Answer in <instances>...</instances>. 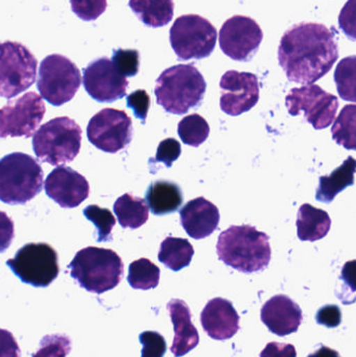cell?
<instances>
[{"mask_svg": "<svg viewBox=\"0 0 356 357\" xmlns=\"http://www.w3.org/2000/svg\"><path fill=\"white\" fill-rule=\"evenodd\" d=\"M338 58L334 33L320 23L293 25L278 48V60L288 79L303 85H311L327 75Z\"/></svg>", "mask_w": 356, "mask_h": 357, "instance_id": "cell-1", "label": "cell"}, {"mask_svg": "<svg viewBox=\"0 0 356 357\" xmlns=\"http://www.w3.org/2000/svg\"><path fill=\"white\" fill-rule=\"evenodd\" d=\"M217 253L226 266L238 272H259L271 261L270 237L248 225L231 226L219 235Z\"/></svg>", "mask_w": 356, "mask_h": 357, "instance_id": "cell-2", "label": "cell"}, {"mask_svg": "<svg viewBox=\"0 0 356 357\" xmlns=\"http://www.w3.org/2000/svg\"><path fill=\"white\" fill-rule=\"evenodd\" d=\"M207 84L194 64H180L165 69L156 81L157 104L167 112L184 115L198 108L204 100Z\"/></svg>", "mask_w": 356, "mask_h": 357, "instance_id": "cell-3", "label": "cell"}, {"mask_svg": "<svg viewBox=\"0 0 356 357\" xmlns=\"http://www.w3.org/2000/svg\"><path fill=\"white\" fill-rule=\"evenodd\" d=\"M70 276L90 293H106L115 289L123 276V262L116 252L88 247L75 254L68 264Z\"/></svg>", "mask_w": 356, "mask_h": 357, "instance_id": "cell-4", "label": "cell"}, {"mask_svg": "<svg viewBox=\"0 0 356 357\" xmlns=\"http://www.w3.org/2000/svg\"><path fill=\"white\" fill-rule=\"evenodd\" d=\"M44 173L37 160L24 153H12L0 161V199L23 205L43 188Z\"/></svg>", "mask_w": 356, "mask_h": 357, "instance_id": "cell-5", "label": "cell"}, {"mask_svg": "<svg viewBox=\"0 0 356 357\" xmlns=\"http://www.w3.org/2000/svg\"><path fill=\"white\" fill-rule=\"evenodd\" d=\"M82 129L73 119L56 117L42 125L33 137V149L42 162L62 167L79 155Z\"/></svg>", "mask_w": 356, "mask_h": 357, "instance_id": "cell-6", "label": "cell"}, {"mask_svg": "<svg viewBox=\"0 0 356 357\" xmlns=\"http://www.w3.org/2000/svg\"><path fill=\"white\" fill-rule=\"evenodd\" d=\"M217 31L200 15L180 16L169 31V41L180 61L208 58L217 45Z\"/></svg>", "mask_w": 356, "mask_h": 357, "instance_id": "cell-7", "label": "cell"}, {"mask_svg": "<svg viewBox=\"0 0 356 357\" xmlns=\"http://www.w3.org/2000/svg\"><path fill=\"white\" fill-rule=\"evenodd\" d=\"M82 84L81 71L62 54H50L41 62L37 88L44 100L52 106L70 102Z\"/></svg>", "mask_w": 356, "mask_h": 357, "instance_id": "cell-8", "label": "cell"}, {"mask_svg": "<svg viewBox=\"0 0 356 357\" xmlns=\"http://www.w3.org/2000/svg\"><path fill=\"white\" fill-rule=\"evenodd\" d=\"M6 266L23 283L35 287H49L60 273L58 253L45 243H26Z\"/></svg>", "mask_w": 356, "mask_h": 357, "instance_id": "cell-9", "label": "cell"}, {"mask_svg": "<svg viewBox=\"0 0 356 357\" xmlns=\"http://www.w3.org/2000/svg\"><path fill=\"white\" fill-rule=\"evenodd\" d=\"M38 61L22 44L6 41L1 45L0 93L15 98L29 89L37 77Z\"/></svg>", "mask_w": 356, "mask_h": 357, "instance_id": "cell-10", "label": "cell"}, {"mask_svg": "<svg viewBox=\"0 0 356 357\" xmlns=\"http://www.w3.org/2000/svg\"><path fill=\"white\" fill-rule=\"evenodd\" d=\"M286 105L292 116L303 113L314 129L323 130L334 123L339 100L336 96L328 93L320 86L307 85L291 90L286 96Z\"/></svg>", "mask_w": 356, "mask_h": 357, "instance_id": "cell-11", "label": "cell"}, {"mask_svg": "<svg viewBox=\"0 0 356 357\" xmlns=\"http://www.w3.org/2000/svg\"><path fill=\"white\" fill-rule=\"evenodd\" d=\"M131 117L123 110L107 108L96 113L87 127L88 140L98 150L116 154L133 138Z\"/></svg>", "mask_w": 356, "mask_h": 357, "instance_id": "cell-12", "label": "cell"}, {"mask_svg": "<svg viewBox=\"0 0 356 357\" xmlns=\"http://www.w3.org/2000/svg\"><path fill=\"white\" fill-rule=\"evenodd\" d=\"M41 96L27 92L21 98L8 102L1 109L0 136L29 138L44 119L46 108Z\"/></svg>", "mask_w": 356, "mask_h": 357, "instance_id": "cell-13", "label": "cell"}, {"mask_svg": "<svg viewBox=\"0 0 356 357\" xmlns=\"http://www.w3.org/2000/svg\"><path fill=\"white\" fill-rule=\"evenodd\" d=\"M263 33L256 21L250 17L228 19L219 31V46L226 56L234 61L248 62L258 52Z\"/></svg>", "mask_w": 356, "mask_h": 357, "instance_id": "cell-14", "label": "cell"}, {"mask_svg": "<svg viewBox=\"0 0 356 357\" xmlns=\"http://www.w3.org/2000/svg\"><path fill=\"white\" fill-rule=\"evenodd\" d=\"M84 88L98 102H113L127 96V77L121 75L112 60L102 56L92 61L85 69Z\"/></svg>", "mask_w": 356, "mask_h": 357, "instance_id": "cell-15", "label": "cell"}, {"mask_svg": "<svg viewBox=\"0 0 356 357\" xmlns=\"http://www.w3.org/2000/svg\"><path fill=\"white\" fill-rule=\"evenodd\" d=\"M219 87L222 111L230 116L248 112L258 102V79L253 73L227 71L222 77Z\"/></svg>", "mask_w": 356, "mask_h": 357, "instance_id": "cell-16", "label": "cell"}, {"mask_svg": "<svg viewBox=\"0 0 356 357\" xmlns=\"http://www.w3.org/2000/svg\"><path fill=\"white\" fill-rule=\"evenodd\" d=\"M46 195L62 208L79 207L90 193L87 178L70 167H58L44 183Z\"/></svg>", "mask_w": 356, "mask_h": 357, "instance_id": "cell-17", "label": "cell"}, {"mask_svg": "<svg viewBox=\"0 0 356 357\" xmlns=\"http://www.w3.org/2000/svg\"><path fill=\"white\" fill-rule=\"evenodd\" d=\"M303 320L302 310L286 295L274 296L261 308V321L272 333L286 337L296 333Z\"/></svg>", "mask_w": 356, "mask_h": 357, "instance_id": "cell-18", "label": "cell"}, {"mask_svg": "<svg viewBox=\"0 0 356 357\" xmlns=\"http://www.w3.org/2000/svg\"><path fill=\"white\" fill-rule=\"evenodd\" d=\"M205 333L217 341L231 339L240 331V316L231 302L215 298L205 306L201 314Z\"/></svg>", "mask_w": 356, "mask_h": 357, "instance_id": "cell-19", "label": "cell"}, {"mask_svg": "<svg viewBox=\"0 0 356 357\" xmlns=\"http://www.w3.org/2000/svg\"><path fill=\"white\" fill-rule=\"evenodd\" d=\"M181 225L190 237L204 239L210 236L219 227V209L205 197L192 199L180 211Z\"/></svg>", "mask_w": 356, "mask_h": 357, "instance_id": "cell-20", "label": "cell"}, {"mask_svg": "<svg viewBox=\"0 0 356 357\" xmlns=\"http://www.w3.org/2000/svg\"><path fill=\"white\" fill-rule=\"evenodd\" d=\"M169 316L175 329L171 351L176 357L189 354L200 342L198 331L192 322V312L185 302L173 299L167 304Z\"/></svg>", "mask_w": 356, "mask_h": 357, "instance_id": "cell-21", "label": "cell"}, {"mask_svg": "<svg viewBox=\"0 0 356 357\" xmlns=\"http://www.w3.org/2000/svg\"><path fill=\"white\" fill-rule=\"evenodd\" d=\"M150 212L165 215L178 211L183 204V192L179 185L171 181H156L148 186L146 193Z\"/></svg>", "mask_w": 356, "mask_h": 357, "instance_id": "cell-22", "label": "cell"}, {"mask_svg": "<svg viewBox=\"0 0 356 357\" xmlns=\"http://www.w3.org/2000/svg\"><path fill=\"white\" fill-rule=\"evenodd\" d=\"M332 220L327 212L303 204L298 211L297 229L298 237L302 241H317L324 238L330 232Z\"/></svg>", "mask_w": 356, "mask_h": 357, "instance_id": "cell-23", "label": "cell"}, {"mask_svg": "<svg viewBox=\"0 0 356 357\" xmlns=\"http://www.w3.org/2000/svg\"><path fill=\"white\" fill-rule=\"evenodd\" d=\"M355 173L356 160L353 157H348L330 176L320 178L316 199L323 203H332L339 193L355 184Z\"/></svg>", "mask_w": 356, "mask_h": 357, "instance_id": "cell-24", "label": "cell"}, {"mask_svg": "<svg viewBox=\"0 0 356 357\" xmlns=\"http://www.w3.org/2000/svg\"><path fill=\"white\" fill-rule=\"evenodd\" d=\"M129 6L146 26L157 29L173 20V0H130Z\"/></svg>", "mask_w": 356, "mask_h": 357, "instance_id": "cell-25", "label": "cell"}, {"mask_svg": "<svg viewBox=\"0 0 356 357\" xmlns=\"http://www.w3.org/2000/svg\"><path fill=\"white\" fill-rule=\"evenodd\" d=\"M115 214L119 225L125 229H138L148 220V207L140 197L125 193L115 202Z\"/></svg>", "mask_w": 356, "mask_h": 357, "instance_id": "cell-26", "label": "cell"}, {"mask_svg": "<svg viewBox=\"0 0 356 357\" xmlns=\"http://www.w3.org/2000/svg\"><path fill=\"white\" fill-rule=\"evenodd\" d=\"M194 255V247L187 239L169 236L161 243L158 259L169 270L179 272L189 266Z\"/></svg>", "mask_w": 356, "mask_h": 357, "instance_id": "cell-27", "label": "cell"}, {"mask_svg": "<svg viewBox=\"0 0 356 357\" xmlns=\"http://www.w3.org/2000/svg\"><path fill=\"white\" fill-rule=\"evenodd\" d=\"M332 138L347 150L356 151V105H347L334 121Z\"/></svg>", "mask_w": 356, "mask_h": 357, "instance_id": "cell-28", "label": "cell"}, {"mask_svg": "<svg viewBox=\"0 0 356 357\" xmlns=\"http://www.w3.org/2000/svg\"><path fill=\"white\" fill-rule=\"evenodd\" d=\"M160 281V268L146 258H140L129 266L127 282L134 289H156Z\"/></svg>", "mask_w": 356, "mask_h": 357, "instance_id": "cell-29", "label": "cell"}, {"mask_svg": "<svg viewBox=\"0 0 356 357\" xmlns=\"http://www.w3.org/2000/svg\"><path fill=\"white\" fill-rule=\"evenodd\" d=\"M210 128L204 117L199 114L184 117L178 125V134L186 146L199 148L206 142Z\"/></svg>", "mask_w": 356, "mask_h": 357, "instance_id": "cell-30", "label": "cell"}, {"mask_svg": "<svg viewBox=\"0 0 356 357\" xmlns=\"http://www.w3.org/2000/svg\"><path fill=\"white\" fill-rule=\"evenodd\" d=\"M334 82L342 100L356 102V56H347L339 62Z\"/></svg>", "mask_w": 356, "mask_h": 357, "instance_id": "cell-31", "label": "cell"}, {"mask_svg": "<svg viewBox=\"0 0 356 357\" xmlns=\"http://www.w3.org/2000/svg\"><path fill=\"white\" fill-rule=\"evenodd\" d=\"M84 215L95 226L98 243L112 241V229L116 225V220L110 210L98 205H90L84 209Z\"/></svg>", "mask_w": 356, "mask_h": 357, "instance_id": "cell-32", "label": "cell"}, {"mask_svg": "<svg viewBox=\"0 0 356 357\" xmlns=\"http://www.w3.org/2000/svg\"><path fill=\"white\" fill-rule=\"evenodd\" d=\"M71 351V341L66 335H46L40 348L31 357H66Z\"/></svg>", "mask_w": 356, "mask_h": 357, "instance_id": "cell-33", "label": "cell"}, {"mask_svg": "<svg viewBox=\"0 0 356 357\" xmlns=\"http://www.w3.org/2000/svg\"><path fill=\"white\" fill-rule=\"evenodd\" d=\"M112 62L121 75L135 77L139 71V52L136 50H114Z\"/></svg>", "mask_w": 356, "mask_h": 357, "instance_id": "cell-34", "label": "cell"}, {"mask_svg": "<svg viewBox=\"0 0 356 357\" xmlns=\"http://www.w3.org/2000/svg\"><path fill=\"white\" fill-rule=\"evenodd\" d=\"M340 280L343 283L340 293H336V296L343 303L353 304L356 301V260H351L344 264Z\"/></svg>", "mask_w": 356, "mask_h": 357, "instance_id": "cell-35", "label": "cell"}, {"mask_svg": "<svg viewBox=\"0 0 356 357\" xmlns=\"http://www.w3.org/2000/svg\"><path fill=\"white\" fill-rule=\"evenodd\" d=\"M71 10L84 21H94L106 12L107 0H70Z\"/></svg>", "mask_w": 356, "mask_h": 357, "instance_id": "cell-36", "label": "cell"}, {"mask_svg": "<svg viewBox=\"0 0 356 357\" xmlns=\"http://www.w3.org/2000/svg\"><path fill=\"white\" fill-rule=\"evenodd\" d=\"M141 357H163L167 351V342L157 331H144L139 335Z\"/></svg>", "mask_w": 356, "mask_h": 357, "instance_id": "cell-37", "label": "cell"}, {"mask_svg": "<svg viewBox=\"0 0 356 357\" xmlns=\"http://www.w3.org/2000/svg\"><path fill=\"white\" fill-rule=\"evenodd\" d=\"M181 155V144L175 138H167L159 144L157 149V162L163 163L167 167H173V162L179 159Z\"/></svg>", "mask_w": 356, "mask_h": 357, "instance_id": "cell-38", "label": "cell"}, {"mask_svg": "<svg viewBox=\"0 0 356 357\" xmlns=\"http://www.w3.org/2000/svg\"><path fill=\"white\" fill-rule=\"evenodd\" d=\"M339 26L349 39L356 41V0H348L341 10Z\"/></svg>", "mask_w": 356, "mask_h": 357, "instance_id": "cell-39", "label": "cell"}, {"mask_svg": "<svg viewBox=\"0 0 356 357\" xmlns=\"http://www.w3.org/2000/svg\"><path fill=\"white\" fill-rule=\"evenodd\" d=\"M127 106L133 110L135 116L139 119L142 123H146L150 107V98L146 90H136L127 96Z\"/></svg>", "mask_w": 356, "mask_h": 357, "instance_id": "cell-40", "label": "cell"}, {"mask_svg": "<svg viewBox=\"0 0 356 357\" xmlns=\"http://www.w3.org/2000/svg\"><path fill=\"white\" fill-rule=\"evenodd\" d=\"M318 324L328 328H336L342 322V312L336 305H326L320 308L316 316Z\"/></svg>", "mask_w": 356, "mask_h": 357, "instance_id": "cell-41", "label": "cell"}, {"mask_svg": "<svg viewBox=\"0 0 356 357\" xmlns=\"http://www.w3.org/2000/svg\"><path fill=\"white\" fill-rule=\"evenodd\" d=\"M261 357H297L296 348L291 344L272 342L261 351Z\"/></svg>", "mask_w": 356, "mask_h": 357, "instance_id": "cell-42", "label": "cell"}, {"mask_svg": "<svg viewBox=\"0 0 356 357\" xmlns=\"http://www.w3.org/2000/svg\"><path fill=\"white\" fill-rule=\"evenodd\" d=\"M1 357H20L18 344L10 331H1Z\"/></svg>", "mask_w": 356, "mask_h": 357, "instance_id": "cell-43", "label": "cell"}, {"mask_svg": "<svg viewBox=\"0 0 356 357\" xmlns=\"http://www.w3.org/2000/svg\"><path fill=\"white\" fill-rule=\"evenodd\" d=\"M307 357H342L339 354L338 351L336 350L332 349V348L325 347V346H322L320 347L317 351L313 352V354H309Z\"/></svg>", "mask_w": 356, "mask_h": 357, "instance_id": "cell-44", "label": "cell"}]
</instances>
